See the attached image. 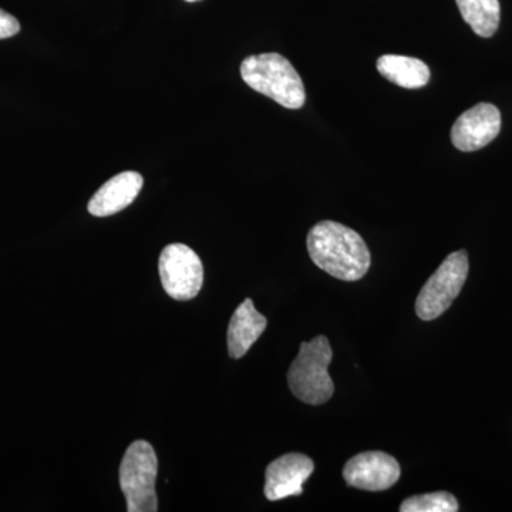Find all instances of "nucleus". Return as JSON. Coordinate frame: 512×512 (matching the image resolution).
Returning a JSON list of instances; mask_svg holds the SVG:
<instances>
[{"mask_svg": "<svg viewBox=\"0 0 512 512\" xmlns=\"http://www.w3.org/2000/svg\"><path fill=\"white\" fill-rule=\"evenodd\" d=\"M306 247L313 264L340 281H359L372 264L363 238L339 222H318L309 231Z\"/></svg>", "mask_w": 512, "mask_h": 512, "instance_id": "nucleus-1", "label": "nucleus"}, {"mask_svg": "<svg viewBox=\"0 0 512 512\" xmlns=\"http://www.w3.org/2000/svg\"><path fill=\"white\" fill-rule=\"evenodd\" d=\"M242 80L255 92L264 94L285 109H301L306 100L299 73L278 53L249 56L241 64Z\"/></svg>", "mask_w": 512, "mask_h": 512, "instance_id": "nucleus-2", "label": "nucleus"}, {"mask_svg": "<svg viewBox=\"0 0 512 512\" xmlns=\"http://www.w3.org/2000/svg\"><path fill=\"white\" fill-rule=\"evenodd\" d=\"M332 357V348L326 336L319 335L311 342L302 343L299 355L288 372L289 389L296 399L312 406L332 399L335 393V384L329 376Z\"/></svg>", "mask_w": 512, "mask_h": 512, "instance_id": "nucleus-3", "label": "nucleus"}, {"mask_svg": "<svg viewBox=\"0 0 512 512\" xmlns=\"http://www.w3.org/2000/svg\"><path fill=\"white\" fill-rule=\"evenodd\" d=\"M158 460L153 446L137 440L127 448L120 466V487L128 512H156Z\"/></svg>", "mask_w": 512, "mask_h": 512, "instance_id": "nucleus-4", "label": "nucleus"}, {"mask_svg": "<svg viewBox=\"0 0 512 512\" xmlns=\"http://www.w3.org/2000/svg\"><path fill=\"white\" fill-rule=\"evenodd\" d=\"M468 276L466 251L453 252L444 259L436 272L421 288L416 301V313L421 320H434L443 315L456 301Z\"/></svg>", "mask_w": 512, "mask_h": 512, "instance_id": "nucleus-5", "label": "nucleus"}, {"mask_svg": "<svg viewBox=\"0 0 512 512\" xmlns=\"http://www.w3.org/2000/svg\"><path fill=\"white\" fill-rule=\"evenodd\" d=\"M158 269L164 291L175 301H190L204 284L200 256L184 244L167 245L161 252Z\"/></svg>", "mask_w": 512, "mask_h": 512, "instance_id": "nucleus-6", "label": "nucleus"}, {"mask_svg": "<svg viewBox=\"0 0 512 512\" xmlns=\"http://www.w3.org/2000/svg\"><path fill=\"white\" fill-rule=\"evenodd\" d=\"M399 461L383 451H366L350 458L343 468V478L359 490H389L400 478Z\"/></svg>", "mask_w": 512, "mask_h": 512, "instance_id": "nucleus-7", "label": "nucleus"}, {"mask_svg": "<svg viewBox=\"0 0 512 512\" xmlns=\"http://www.w3.org/2000/svg\"><path fill=\"white\" fill-rule=\"evenodd\" d=\"M501 131V113L494 104L480 103L458 117L451 128V143L464 153L480 150Z\"/></svg>", "mask_w": 512, "mask_h": 512, "instance_id": "nucleus-8", "label": "nucleus"}, {"mask_svg": "<svg viewBox=\"0 0 512 512\" xmlns=\"http://www.w3.org/2000/svg\"><path fill=\"white\" fill-rule=\"evenodd\" d=\"M315 470L312 458L305 454L289 453L276 458L266 468L265 497L269 501L284 500L303 493V484Z\"/></svg>", "mask_w": 512, "mask_h": 512, "instance_id": "nucleus-9", "label": "nucleus"}, {"mask_svg": "<svg viewBox=\"0 0 512 512\" xmlns=\"http://www.w3.org/2000/svg\"><path fill=\"white\" fill-rule=\"evenodd\" d=\"M143 177L136 171H124L111 178L93 195L89 212L94 217H110L133 204L143 188Z\"/></svg>", "mask_w": 512, "mask_h": 512, "instance_id": "nucleus-10", "label": "nucleus"}, {"mask_svg": "<svg viewBox=\"0 0 512 512\" xmlns=\"http://www.w3.org/2000/svg\"><path fill=\"white\" fill-rule=\"evenodd\" d=\"M266 325L268 320L262 313L256 311L254 302L251 299H245L229 322L227 333L229 356L232 359H241L242 356L247 355L248 350L265 332Z\"/></svg>", "mask_w": 512, "mask_h": 512, "instance_id": "nucleus-11", "label": "nucleus"}, {"mask_svg": "<svg viewBox=\"0 0 512 512\" xmlns=\"http://www.w3.org/2000/svg\"><path fill=\"white\" fill-rule=\"evenodd\" d=\"M376 66L384 79L403 89H421L430 80L429 66L414 57L384 55L377 59Z\"/></svg>", "mask_w": 512, "mask_h": 512, "instance_id": "nucleus-12", "label": "nucleus"}, {"mask_svg": "<svg viewBox=\"0 0 512 512\" xmlns=\"http://www.w3.org/2000/svg\"><path fill=\"white\" fill-rule=\"evenodd\" d=\"M461 16L476 35L491 37L500 26L501 6L498 0H456Z\"/></svg>", "mask_w": 512, "mask_h": 512, "instance_id": "nucleus-13", "label": "nucleus"}, {"mask_svg": "<svg viewBox=\"0 0 512 512\" xmlns=\"http://www.w3.org/2000/svg\"><path fill=\"white\" fill-rule=\"evenodd\" d=\"M458 501L453 494L446 491L439 493L414 495L403 501L402 512H457Z\"/></svg>", "mask_w": 512, "mask_h": 512, "instance_id": "nucleus-14", "label": "nucleus"}, {"mask_svg": "<svg viewBox=\"0 0 512 512\" xmlns=\"http://www.w3.org/2000/svg\"><path fill=\"white\" fill-rule=\"evenodd\" d=\"M19 32V20L5 12V10L0 9V39H8V37L18 35Z\"/></svg>", "mask_w": 512, "mask_h": 512, "instance_id": "nucleus-15", "label": "nucleus"}, {"mask_svg": "<svg viewBox=\"0 0 512 512\" xmlns=\"http://www.w3.org/2000/svg\"><path fill=\"white\" fill-rule=\"evenodd\" d=\"M185 2H198V0H185Z\"/></svg>", "mask_w": 512, "mask_h": 512, "instance_id": "nucleus-16", "label": "nucleus"}]
</instances>
